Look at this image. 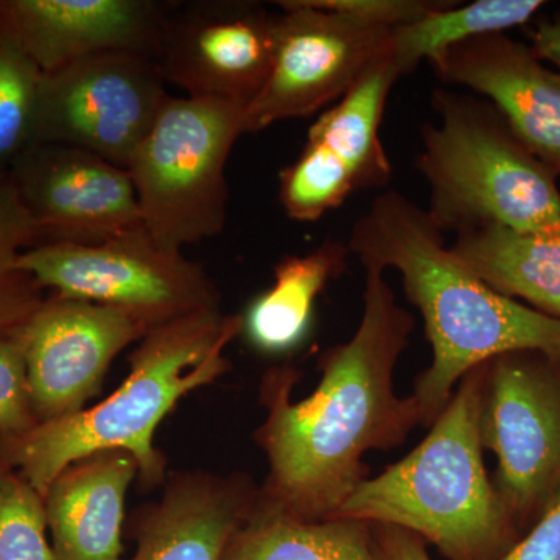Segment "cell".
Wrapping results in <instances>:
<instances>
[{"mask_svg": "<svg viewBox=\"0 0 560 560\" xmlns=\"http://www.w3.org/2000/svg\"><path fill=\"white\" fill-rule=\"evenodd\" d=\"M242 329V316L223 315L221 308L154 327L131 353L130 374L119 389L95 407L2 440L0 464L20 469L44 497L70 464L97 452L124 451L138 463L142 481L156 485L165 469L153 445L158 427L184 396L230 370L224 352Z\"/></svg>", "mask_w": 560, "mask_h": 560, "instance_id": "3957f363", "label": "cell"}, {"mask_svg": "<svg viewBox=\"0 0 560 560\" xmlns=\"http://www.w3.org/2000/svg\"><path fill=\"white\" fill-rule=\"evenodd\" d=\"M46 528L44 497L0 464V560H58Z\"/></svg>", "mask_w": 560, "mask_h": 560, "instance_id": "d4e9b609", "label": "cell"}, {"mask_svg": "<svg viewBox=\"0 0 560 560\" xmlns=\"http://www.w3.org/2000/svg\"><path fill=\"white\" fill-rule=\"evenodd\" d=\"M497 560H560V486L525 539Z\"/></svg>", "mask_w": 560, "mask_h": 560, "instance_id": "83f0119b", "label": "cell"}, {"mask_svg": "<svg viewBox=\"0 0 560 560\" xmlns=\"http://www.w3.org/2000/svg\"><path fill=\"white\" fill-rule=\"evenodd\" d=\"M276 16L249 2L173 3L156 62L187 97L256 98L270 73Z\"/></svg>", "mask_w": 560, "mask_h": 560, "instance_id": "7c38bea8", "label": "cell"}, {"mask_svg": "<svg viewBox=\"0 0 560 560\" xmlns=\"http://www.w3.org/2000/svg\"><path fill=\"white\" fill-rule=\"evenodd\" d=\"M10 178L44 243L98 245L143 228L130 173L90 151L38 142Z\"/></svg>", "mask_w": 560, "mask_h": 560, "instance_id": "4fadbf2b", "label": "cell"}, {"mask_svg": "<svg viewBox=\"0 0 560 560\" xmlns=\"http://www.w3.org/2000/svg\"><path fill=\"white\" fill-rule=\"evenodd\" d=\"M259 492L241 477L180 474L151 508L132 560H221Z\"/></svg>", "mask_w": 560, "mask_h": 560, "instance_id": "e0dca14e", "label": "cell"}, {"mask_svg": "<svg viewBox=\"0 0 560 560\" xmlns=\"http://www.w3.org/2000/svg\"><path fill=\"white\" fill-rule=\"evenodd\" d=\"M480 430L512 521L539 517L560 486V359L510 352L486 361Z\"/></svg>", "mask_w": 560, "mask_h": 560, "instance_id": "ba28073f", "label": "cell"}, {"mask_svg": "<svg viewBox=\"0 0 560 560\" xmlns=\"http://www.w3.org/2000/svg\"><path fill=\"white\" fill-rule=\"evenodd\" d=\"M138 463L124 451L70 464L44 495L58 560H120L128 488Z\"/></svg>", "mask_w": 560, "mask_h": 560, "instance_id": "ac0fdd59", "label": "cell"}, {"mask_svg": "<svg viewBox=\"0 0 560 560\" xmlns=\"http://www.w3.org/2000/svg\"><path fill=\"white\" fill-rule=\"evenodd\" d=\"M221 560H381L372 525L349 518L307 522L257 500Z\"/></svg>", "mask_w": 560, "mask_h": 560, "instance_id": "44dd1931", "label": "cell"}, {"mask_svg": "<svg viewBox=\"0 0 560 560\" xmlns=\"http://www.w3.org/2000/svg\"><path fill=\"white\" fill-rule=\"evenodd\" d=\"M318 9L348 14L368 24L394 31L419 20L441 3L425 0H311Z\"/></svg>", "mask_w": 560, "mask_h": 560, "instance_id": "4316f807", "label": "cell"}, {"mask_svg": "<svg viewBox=\"0 0 560 560\" xmlns=\"http://www.w3.org/2000/svg\"><path fill=\"white\" fill-rule=\"evenodd\" d=\"M279 5L270 73L246 108L245 132L329 108L390 58V28L318 9L311 0Z\"/></svg>", "mask_w": 560, "mask_h": 560, "instance_id": "9c48e42d", "label": "cell"}, {"mask_svg": "<svg viewBox=\"0 0 560 560\" xmlns=\"http://www.w3.org/2000/svg\"><path fill=\"white\" fill-rule=\"evenodd\" d=\"M451 248L489 289L560 319V226L518 231L489 224L460 232Z\"/></svg>", "mask_w": 560, "mask_h": 560, "instance_id": "d6986e66", "label": "cell"}, {"mask_svg": "<svg viewBox=\"0 0 560 560\" xmlns=\"http://www.w3.org/2000/svg\"><path fill=\"white\" fill-rule=\"evenodd\" d=\"M482 364L459 382L418 447L366 478L331 518L410 530L451 560H497L514 521L489 480L480 430Z\"/></svg>", "mask_w": 560, "mask_h": 560, "instance_id": "277c9868", "label": "cell"}, {"mask_svg": "<svg viewBox=\"0 0 560 560\" xmlns=\"http://www.w3.org/2000/svg\"><path fill=\"white\" fill-rule=\"evenodd\" d=\"M346 243L327 241L318 248L287 256L275 267V282L249 305L243 334L264 353H285L307 337L313 307L327 283L346 267Z\"/></svg>", "mask_w": 560, "mask_h": 560, "instance_id": "ffe728a7", "label": "cell"}, {"mask_svg": "<svg viewBox=\"0 0 560 560\" xmlns=\"http://www.w3.org/2000/svg\"><path fill=\"white\" fill-rule=\"evenodd\" d=\"M530 50L539 60L550 61L560 69V21L539 25L534 32Z\"/></svg>", "mask_w": 560, "mask_h": 560, "instance_id": "f546056e", "label": "cell"}, {"mask_svg": "<svg viewBox=\"0 0 560 560\" xmlns=\"http://www.w3.org/2000/svg\"><path fill=\"white\" fill-rule=\"evenodd\" d=\"M20 265L43 290L125 308L154 327L220 308L219 291L200 265L161 246L145 228L98 245L44 243L25 250Z\"/></svg>", "mask_w": 560, "mask_h": 560, "instance_id": "52a82bcc", "label": "cell"}, {"mask_svg": "<svg viewBox=\"0 0 560 560\" xmlns=\"http://www.w3.org/2000/svg\"><path fill=\"white\" fill-rule=\"evenodd\" d=\"M153 329L125 308L58 294L46 298L18 334L38 423L83 410L113 360Z\"/></svg>", "mask_w": 560, "mask_h": 560, "instance_id": "8fae6325", "label": "cell"}, {"mask_svg": "<svg viewBox=\"0 0 560 560\" xmlns=\"http://www.w3.org/2000/svg\"><path fill=\"white\" fill-rule=\"evenodd\" d=\"M372 539L381 560H431L423 540L410 530L372 525Z\"/></svg>", "mask_w": 560, "mask_h": 560, "instance_id": "f1b7e54d", "label": "cell"}, {"mask_svg": "<svg viewBox=\"0 0 560 560\" xmlns=\"http://www.w3.org/2000/svg\"><path fill=\"white\" fill-rule=\"evenodd\" d=\"M149 55L81 58L40 84L36 142L75 147L127 168L171 94Z\"/></svg>", "mask_w": 560, "mask_h": 560, "instance_id": "30bf717a", "label": "cell"}, {"mask_svg": "<svg viewBox=\"0 0 560 560\" xmlns=\"http://www.w3.org/2000/svg\"><path fill=\"white\" fill-rule=\"evenodd\" d=\"M36 425L20 337L0 338V438L14 440Z\"/></svg>", "mask_w": 560, "mask_h": 560, "instance_id": "484cf974", "label": "cell"}, {"mask_svg": "<svg viewBox=\"0 0 560 560\" xmlns=\"http://www.w3.org/2000/svg\"><path fill=\"white\" fill-rule=\"evenodd\" d=\"M397 80L393 62L383 61L312 125L300 156L282 171L283 186L298 205L327 213L355 191L388 183L381 124Z\"/></svg>", "mask_w": 560, "mask_h": 560, "instance_id": "5bb4252c", "label": "cell"}, {"mask_svg": "<svg viewBox=\"0 0 560 560\" xmlns=\"http://www.w3.org/2000/svg\"><path fill=\"white\" fill-rule=\"evenodd\" d=\"M541 5L540 0H478L460 7L441 3L419 20L394 28L390 62L400 79L415 72L420 62L431 65L459 44L525 24Z\"/></svg>", "mask_w": 560, "mask_h": 560, "instance_id": "7402d4cb", "label": "cell"}, {"mask_svg": "<svg viewBox=\"0 0 560 560\" xmlns=\"http://www.w3.org/2000/svg\"><path fill=\"white\" fill-rule=\"evenodd\" d=\"M171 5L153 0H0V18L49 73L106 51L156 60Z\"/></svg>", "mask_w": 560, "mask_h": 560, "instance_id": "2e32d148", "label": "cell"}, {"mask_svg": "<svg viewBox=\"0 0 560 560\" xmlns=\"http://www.w3.org/2000/svg\"><path fill=\"white\" fill-rule=\"evenodd\" d=\"M38 245V230L13 180L0 176V338L16 337L46 301L20 265L22 254Z\"/></svg>", "mask_w": 560, "mask_h": 560, "instance_id": "603a6c76", "label": "cell"}, {"mask_svg": "<svg viewBox=\"0 0 560 560\" xmlns=\"http://www.w3.org/2000/svg\"><path fill=\"white\" fill-rule=\"evenodd\" d=\"M412 329L415 319L397 304L385 272L366 270L359 327L323 357L312 396L294 404L296 371L268 372L261 385L267 419L257 430L268 459L261 503L300 521H327L366 480V453L407 440L420 416L412 396L394 393V370Z\"/></svg>", "mask_w": 560, "mask_h": 560, "instance_id": "6da1fadb", "label": "cell"}, {"mask_svg": "<svg viewBox=\"0 0 560 560\" xmlns=\"http://www.w3.org/2000/svg\"><path fill=\"white\" fill-rule=\"evenodd\" d=\"M44 72L0 18V176L36 142Z\"/></svg>", "mask_w": 560, "mask_h": 560, "instance_id": "cb8c5ba5", "label": "cell"}, {"mask_svg": "<svg viewBox=\"0 0 560 560\" xmlns=\"http://www.w3.org/2000/svg\"><path fill=\"white\" fill-rule=\"evenodd\" d=\"M245 103L168 97L127 171L143 228L180 250L215 237L228 219L226 164L245 135Z\"/></svg>", "mask_w": 560, "mask_h": 560, "instance_id": "8992f818", "label": "cell"}, {"mask_svg": "<svg viewBox=\"0 0 560 560\" xmlns=\"http://www.w3.org/2000/svg\"><path fill=\"white\" fill-rule=\"evenodd\" d=\"M364 270H396L422 315L433 360L416 381L420 423L431 425L475 368L510 352L560 359V319L489 289L445 245L427 210L399 191L378 195L350 231Z\"/></svg>", "mask_w": 560, "mask_h": 560, "instance_id": "7a4b0ae2", "label": "cell"}, {"mask_svg": "<svg viewBox=\"0 0 560 560\" xmlns=\"http://www.w3.org/2000/svg\"><path fill=\"white\" fill-rule=\"evenodd\" d=\"M433 108L440 119L423 127L416 167L430 187L427 213L442 232L560 226L556 173L523 145L492 103L438 90Z\"/></svg>", "mask_w": 560, "mask_h": 560, "instance_id": "5b68a950", "label": "cell"}, {"mask_svg": "<svg viewBox=\"0 0 560 560\" xmlns=\"http://www.w3.org/2000/svg\"><path fill=\"white\" fill-rule=\"evenodd\" d=\"M431 68L444 83L489 98L523 145L560 173V72L504 33L459 44Z\"/></svg>", "mask_w": 560, "mask_h": 560, "instance_id": "9a60e30c", "label": "cell"}]
</instances>
